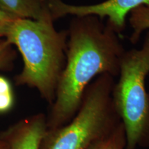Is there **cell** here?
<instances>
[{
    "instance_id": "1",
    "label": "cell",
    "mask_w": 149,
    "mask_h": 149,
    "mask_svg": "<svg viewBox=\"0 0 149 149\" xmlns=\"http://www.w3.org/2000/svg\"><path fill=\"white\" fill-rule=\"evenodd\" d=\"M68 34L66 64L47 117L49 129L72 120L95 77L104 73L118 77L126 51L118 34L93 15L74 16Z\"/></svg>"
},
{
    "instance_id": "2",
    "label": "cell",
    "mask_w": 149,
    "mask_h": 149,
    "mask_svg": "<svg viewBox=\"0 0 149 149\" xmlns=\"http://www.w3.org/2000/svg\"><path fill=\"white\" fill-rule=\"evenodd\" d=\"M51 16L35 20L17 18L5 38L18 48L24 66L17 85L35 88L52 105L66 61L68 31H57Z\"/></svg>"
},
{
    "instance_id": "3",
    "label": "cell",
    "mask_w": 149,
    "mask_h": 149,
    "mask_svg": "<svg viewBox=\"0 0 149 149\" xmlns=\"http://www.w3.org/2000/svg\"><path fill=\"white\" fill-rule=\"evenodd\" d=\"M114 77L100 74L86 87L75 115L64 125L47 128L40 149H90L118 125L113 104Z\"/></svg>"
},
{
    "instance_id": "4",
    "label": "cell",
    "mask_w": 149,
    "mask_h": 149,
    "mask_svg": "<svg viewBox=\"0 0 149 149\" xmlns=\"http://www.w3.org/2000/svg\"><path fill=\"white\" fill-rule=\"evenodd\" d=\"M149 31L142 47L125 51L120 64L119 80L112 92L113 104L124 126L126 149L149 147Z\"/></svg>"
},
{
    "instance_id": "5",
    "label": "cell",
    "mask_w": 149,
    "mask_h": 149,
    "mask_svg": "<svg viewBox=\"0 0 149 149\" xmlns=\"http://www.w3.org/2000/svg\"><path fill=\"white\" fill-rule=\"evenodd\" d=\"M48 3L54 21L67 15H93L102 20L107 17V24L117 34H121L126 28L128 14L141 6H149V0H106L97 4L84 6L67 4L61 0H48Z\"/></svg>"
},
{
    "instance_id": "6",
    "label": "cell",
    "mask_w": 149,
    "mask_h": 149,
    "mask_svg": "<svg viewBox=\"0 0 149 149\" xmlns=\"http://www.w3.org/2000/svg\"><path fill=\"white\" fill-rule=\"evenodd\" d=\"M47 130V117L43 113L31 115L10 126L1 136L9 149H40Z\"/></svg>"
},
{
    "instance_id": "7",
    "label": "cell",
    "mask_w": 149,
    "mask_h": 149,
    "mask_svg": "<svg viewBox=\"0 0 149 149\" xmlns=\"http://www.w3.org/2000/svg\"><path fill=\"white\" fill-rule=\"evenodd\" d=\"M0 8L15 18L38 20L52 17L48 0H0Z\"/></svg>"
},
{
    "instance_id": "8",
    "label": "cell",
    "mask_w": 149,
    "mask_h": 149,
    "mask_svg": "<svg viewBox=\"0 0 149 149\" xmlns=\"http://www.w3.org/2000/svg\"><path fill=\"white\" fill-rule=\"evenodd\" d=\"M129 23L133 29L130 41L135 44L143 31L149 29V6H141L130 13Z\"/></svg>"
},
{
    "instance_id": "9",
    "label": "cell",
    "mask_w": 149,
    "mask_h": 149,
    "mask_svg": "<svg viewBox=\"0 0 149 149\" xmlns=\"http://www.w3.org/2000/svg\"><path fill=\"white\" fill-rule=\"evenodd\" d=\"M126 135L122 121L107 136L95 144L90 149H126Z\"/></svg>"
},
{
    "instance_id": "10",
    "label": "cell",
    "mask_w": 149,
    "mask_h": 149,
    "mask_svg": "<svg viewBox=\"0 0 149 149\" xmlns=\"http://www.w3.org/2000/svg\"><path fill=\"white\" fill-rule=\"evenodd\" d=\"M14 102L12 85L6 77L0 74V114L10 111L13 107Z\"/></svg>"
},
{
    "instance_id": "11",
    "label": "cell",
    "mask_w": 149,
    "mask_h": 149,
    "mask_svg": "<svg viewBox=\"0 0 149 149\" xmlns=\"http://www.w3.org/2000/svg\"><path fill=\"white\" fill-rule=\"evenodd\" d=\"M12 46L6 38H0V71L10 67L14 60L15 52Z\"/></svg>"
},
{
    "instance_id": "12",
    "label": "cell",
    "mask_w": 149,
    "mask_h": 149,
    "mask_svg": "<svg viewBox=\"0 0 149 149\" xmlns=\"http://www.w3.org/2000/svg\"><path fill=\"white\" fill-rule=\"evenodd\" d=\"M15 19L0 8V38H5Z\"/></svg>"
},
{
    "instance_id": "13",
    "label": "cell",
    "mask_w": 149,
    "mask_h": 149,
    "mask_svg": "<svg viewBox=\"0 0 149 149\" xmlns=\"http://www.w3.org/2000/svg\"><path fill=\"white\" fill-rule=\"evenodd\" d=\"M0 149H9L8 143L1 136H0Z\"/></svg>"
}]
</instances>
